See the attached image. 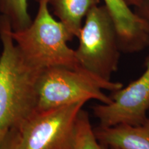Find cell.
Listing matches in <instances>:
<instances>
[{
	"mask_svg": "<svg viewBox=\"0 0 149 149\" xmlns=\"http://www.w3.org/2000/svg\"><path fill=\"white\" fill-rule=\"evenodd\" d=\"M9 20L0 15V146L13 130H20L36 111L37 83L42 71L22 58Z\"/></svg>",
	"mask_w": 149,
	"mask_h": 149,
	"instance_id": "cell-1",
	"label": "cell"
},
{
	"mask_svg": "<svg viewBox=\"0 0 149 149\" xmlns=\"http://www.w3.org/2000/svg\"><path fill=\"white\" fill-rule=\"evenodd\" d=\"M37 13L26 29L12 35L22 58L35 70L53 67L85 70L80 66L75 50L68 46L72 37L64 25L50 12L49 0H40Z\"/></svg>",
	"mask_w": 149,
	"mask_h": 149,
	"instance_id": "cell-2",
	"label": "cell"
},
{
	"mask_svg": "<svg viewBox=\"0 0 149 149\" xmlns=\"http://www.w3.org/2000/svg\"><path fill=\"white\" fill-rule=\"evenodd\" d=\"M123 87L121 82H107L86 70L65 67H53L44 70L37 83L36 111H46L76 103H86L95 100L102 104L111 103V96L104 90L114 92Z\"/></svg>",
	"mask_w": 149,
	"mask_h": 149,
	"instance_id": "cell-3",
	"label": "cell"
},
{
	"mask_svg": "<svg viewBox=\"0 0 149 149\" xmlns=\"http://www.w3.org/2000/svg\"><path fill=\"white\" fill-rule=\"evenodd\" d=\"M75 50L80 66L104 81H112L118 68L121 50L114 22L105 5L99 4L86 16Z\"/></svg>",
	"mask_w": 149,
	"mask_h": 149,
	"instance_id": "cell-4",
	"label": "cell"
},
{
	"mask_svg": "<svg viewBox=\"0 0 149 149\" xmlns=\"http://www.w3.org/2000/svg\"><path fill=\"white\" fill-rule=\"evenodd\" d=\"M80 102L35 112L19 130L18 149H73Z\"/></svg>",
	"mask_w": 149,
	"mask_h": 149,
	"instance_id": "cell-5",
	"label": "cell"
},
{
	"mask_svg": "<svg viewBox=\"0 0 149 149\" xmlns=\"http://www.w3.org/2000/svg\"><path fill=\"white\" fill-rule=\"evenodd\" d=\"M111 103L97 104L93 107L100 126L111 127L118 124L139 125L146 122L149 110V55L145 61V70L141 75L113 92Z\"/></svg>",
	"mask_w": 149,
	"mask_h": 149,
	"instance_id": "cell-6",
	"label": "cell"
},
{
	"mask_svg": "<svg viewBox=\"0 0 149 149\" xmlns=\"http://www.w3.org/2000/svg\"><path fill=\"white\" fill-rule=\"evenodd\" d=\"M116 29L121 52H139L149 45V22L133 12L124 0H103Z\"/></svg>",
	"mask_w": 149,
	"mask_h": 149,
	"instance_id": "cell-7",
	"label": "cell"
},
{
	"mask_svg": "<svg viewBox=\"0 0 149 149\" xmlns=\"http://www.w3.org/2000/svg\"><path fill=\"white\" fill-rule=\"evenodd\" d=\"M94 132L98 141L109 148L149 149V118L136 126H99L94 128Z\"/></svg>",
	"mask_w": 149,
	"mask_h": 149,
	"instance_id": "cell-8",
	"label": "cell"
},
{
	"mask_svg": "<svg viewBox=\"0 0 149 149\" xmlns=\"http://www.w3.org/2000/svg\"><path fill=\"white\" fill-rule=\"evenodd\" d=\"M100 0H49L53 12L72 38L78 37L86 16Z\"/></svg>",
	"mask_w": 149,
	"mask_h": 149,
	"instance_id": "cell-9",
	"label": "cell"
},
{
	"mask_svg": "<svg viewBox=\"0 0 149 149\" xmlns=\"http://www.w3.org/2000/svg\"><path fill=\"white\" fill-rule=\"evenodd\" d=\"M0 13L9 20L13 31L26 29L33 22L29 13L28 0H0Z\"/></svg>",
	"mask_w": 149,
	"mask_h": 149,
	"instance_id": "cell-10",
	"label": "cell"
},
{
	"mask_svg": "<svg viewBox=\"0 0 149 149\" xmlns=\"http://www.w3.org/2000/svg\"><path fill=\"white\" fill-rule=\"evenodd\" d=\"M73 149H109L97 139L88 113L82 109L77 118Z\"/></svg>",
	"mask_w": 149,
	"mask_h": 149,
	"instance_id": "cell-11",
	"label": "cell"
},
{
	"mask_svg": "<svg viewBox=\"0 0 149 149\" xmlns=\"http://www.w3.org/2000/svg\"><path fill=\"white\" fill-rule=\"evenodd\" d=\"M19 141V130H11L3 140L0 146V149H18Z\"/></svg>",
	"mask_w": 149,
	"mask_h": 149,
	"instance_id": "cell-12",
	"label": "cell"
},
{
	"mask_svg": "<svg viewBox=\"0 0 149 149\" xmlns=\"http://www.w3.org/2000/svg\"><path fill=\"white\" fill-rule=\"evenodd\" d=\"M138 8L139 15L149 22V0H144Z\"/></svg>",
	"mask_w": 149,
	"mask_h": 149,
	"instance_id": "cell-13",
	"label": "cell"
},
{
	"mask_svg": "<svg viewBox=\"0 0 149 149\" xmlns=\"http://www.w3.org/2000/svg\"><path fill=\"white\" fill-rule=\"evenodd\" d=\"M144 0H124V1L127 4L128 6H134L136 7H139Z\"/></svg>",
	"mask_w": 149,
	"mask_h": 149,
	"instance_id": "cell-14",
	"label": "cell"
},
{
	"mask_svg": "<svg viewBox=\"0 0 149 149\" xmlns=\"http://www.w3.org/2000/svg\"><path fill=\"white\" fill-rule=\"evenodd\" d=\"M35 1H37V2H38V1H40V0H35Z\"/></svg>",
	"mask_w": 149,
	"mask_h": 149,
	"instance_id": "cell-15",
	"label": "cell"
},
{
	"mask_svg": "<svg viewBox=\"0 0 149 149\" xmlns=\"http://www.w3.org/2000/svg\"><path fill=\"white\" fill-rule=\"evenodd\" d=\"M109 149H117V148H109Z\"/></svg>",
	"mask_w": 149,
	"mask_h": 149,
	"instance_id": "cell-16",
	"label": "cell"
}]
</instances>
